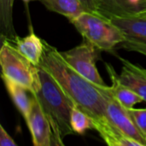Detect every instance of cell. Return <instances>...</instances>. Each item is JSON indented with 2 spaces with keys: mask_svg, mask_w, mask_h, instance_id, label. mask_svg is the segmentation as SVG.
Here are the masks:
<instances>
[{
  "mask_svg": "<svg viewBox=\"0 0 146 146\" xmlns=\"http://www.w3.org/2000/svg\"><path fill=\"white\" fill-rule=\"evenodd\" d=\"M44 45L39 65L53 76L75 106L91 117L94 129L104 141L110 146H141L123 135L113 124L107 112L106 99L98 86L71 68L56 47L44 40Z\"/></svg>",
  "mask_w": 146,
  "mask_h": 146,
  "instance_id": "cell-1",
  "label": "cell"
},
{
  "mask_svg": "<svg viewBox=\"0 0 146 146\" xmlns=\"http://www.w3.org/2000/svg\"><path fill=\"white\" fill-rule=\"evenodd\" d=\"M33 93L39 101L50 124L52 145L63 146L64 139L74 133L70 120L75 104L53 76L40 65L37 66Z\"/></svg>",
  "mask_w": 146,
  "mask_h": 146,
  "instance_id": "cell-2",
  "label": "cell"
},
{
  "mask_svg": "<svg viewBox=\"0 0 146 146\" xmlns=\"http://www.w3.org/2000/svg\"><path fill=\"white\" fill-rule=\"evenodd\" d=\"M69 21L85 40L100 50L111 51L126 40L122 32L109 18L99 14L84 11Z\"/></svg>",
  "mask_w": 146,
  "mask_h": 146,
  "instance_id": "cell-3",
  "label": "cell"
},
{
  "mask_svg": "<svg viewBox=\"0 0 146 146\" xmlns=\"http://www.w3.org/2000/svg\"><path fill=\"white\" fill-rule=\"evenodd\" d=\"M0 65L2 75L23 86L33 92L36 80L37 66L22 56L5 38H2Z\"/></svg>",
  "mask_w": 146,
  "mask_h": 146,
  "instance_id": "cell-4",
  "label": "cell"
},
{
  "mask_svg": "<svg viewBox=\"0 0 146 146\" xmlns=\"http://www.w3.org/2000/svg\"><path fill=\"white\" fill-rule=\"evenodd\" d=\"M98 50H100L84 39L80 44L62 52V55L69 66L84 78L94 85L104 86L107 85L100 76L96 66Z\"/></svg>",
  "mask_w": 146,
  "mask_h": 146,
  "instance_id": "cell-5",
  "label": "cell"
},
{
  "mask_svg": "<svg viewBox=\"0 0 146 146\" xmlns=\"http://www.w3.org/2000/svg\"><path fill=\"white\" fill-rule=\"evenodd\" d=\"M98 87L106 99L108 115L116 128L126 137L139 143L141 146H146V139L137 127L128 109L125 108L115 98L111 92L110 86H98Z\"/></svg>",
  "mask_w": 146,
  "mask_h": 146,
  "instance_id": "cell-6",
  "label": "cell"
},
{
  "mask_svg": "<svg viewBox=\"0 0 146 146\" xmlns=\"http://www.w3.org/2000/svg\"><path fill=\"white\" fill-rule=\"evenodd\" d=\"M124 34L126 40L121 46L133 51L139 52L146 48V18L133 15L125 17L110 18Z\"/></svg>",
  "mask_w": 146,
  "mask_h": 146,
  "instance_id": "cell-7",
  "label": "cell"
},
{
  "mask_svg": "<svg viewBox=\"0 0 146 146\" xmlns=\"http://www.w3.org/2000/svg\"><path fill=\"white\" fill-rule=\"evenodd\" d=\"M27 125L29 128L34 146H52V131L50 124L40 105L39 101L33 94L32 105Z\"/></svg>",
  "mask_w": 146,
  "mask_h": 146,
  "instance_id": "cell-8",
  "label": "cell"
},
{
  "mask_svg": "<svg viewBox=\"0 0 146 146\" xmlns=\"http://www.w3.org/2000/svg\"><path fill=\"white\" fill-rule=\"evenodd\" d=\"M10 42L15 49L33 65L40 64L44 53V39H41L30 26V33L26 37L21 38L18 35L11 38H5Z\"/></svg>",
  "mask_w": 146,
  "mask_h": 146,
  "instance_id": "cell-9",
  "label": "cell"
},
{
  "mask_svg": "<svg viewBox=\"0 0 146 146\" xmlns=\"http://www.w3.org/2000/svg\"><path fill=\"white\" fill-rule=\"evenodd\" d=\"M122 63L121 72L118 74L120 81L139 95L146 102V69L120 57Z\"/></svg>",
  "mask_w": 146,
  "mask_h": 146,
  "instance_id": "cell-10",
  "label": "cell"
},
{
  "mask_svg": "<svg viewBox=\"0 0 146 146\" xmlns=\"http://www.w3.org/2000/svg\"><path fill=\"white\" fill-rule=\"evenodd\" d=\"M2 78L11 100L26 121L31 109L33 93L23 86L11 80L5 76L2 75Z\"/></svg>",
  "mask_w": 146,
  "mask_h": 146,
  "instance_id": "cell-11",
  "label": "cell"
},
{
  "mask_svg": "<svg viewBox=\"0 0 146 146\" xmlns=\"http://www.w3.org/2000/svg\"><path fill=\"white\" fill-rule=\"evenodd\" d=\"M105 67L107 68L108 74L112 82V86H110V91L113 93V95L115 97V98L125 108L132 109L135 104L144 101L139 95H138L136 92L132 91L130 88H128L120 81L118 78V74H116L115 68L110 64L106 63Z\"/></svg>",
  "mask_w": 146,
  "mask_h": 146,
  "instance_id": "cell-12",
  "label": "cell"
},
{
  "mask_svg": "<svg viewBox=\"0 0 146 146\" xmlns=\"http://www.w3.org/2000/svg\"><path fill=\"white\" fill-rule=\"evenodd\" d=\"M98 11L110 20L113 17H125L136 15L139 10L129 0H97Z\"/></svg>",
  "mask_w": 146,
  "mask_h": 146,
  "instance_id": "cell-13",
  "label": "cell"
},
{
  "mask_svg": "<svg viewBox=\"0 0 146 146\" xmlns=\"http://www.w3.org/2000/svg\"><path fill=\"white\" fill-rule=\"evenodd\" d=\"M47 9L60 14L68 21L87 11L80 0H40Z\"/></svg>",
  "mask_w": 146,
  "mask_h": 146,
  "instance_id": "cell-14",
  "label": "cell"
},
{
  "mask_svg": "<svg viewBox=\"0 0 146 146\" xmlns=\"http://www.w3.org/2000/svg\"><path fill=\"white\" fill-rule=\"evenodd\" d=\"M15 0H0V26L2 38H11L16 34L13 22Z\"/></svg>",
  "mask_w": 146,
  "mask_h": 146,
  "instance_id": "cell-15",
  "label": "cell"
},
{
  "mask_svg": "<svg viewBox=\"0 0 146 146\" xmlns=\"http://www.w3.org/2000/svg\"><path fill=\"white\" fill-rule=\"evenodd\" d=\"M70 121L74 133L77 134L82 135L87 130L94 129V124L91 117L76 106L72 111Z\"/></svg>",
  "mask_w": 146,
  "mask_h": 146,
  "instance_id": "cell-16",
  "label": "cell"
},
{
  "mask_svg": "<svg viewBox=\"0 0 146 146\" xmlns=\"http://www.w3.org/2000/svg\"><path fill=\"white\" fill-rule=\"evenodd\" d=\"M130 115L137 127L146 139V108L145 109H128Z\"/></svg>",
  "mask_w": 146,
  "mask_h": 146,
  "instance_id": "cell-17",
  "label": "cell"
},
{
  "mask_svg": "<svg viewBox=\"0 0 146 146\" xmlns=\"http://www.w3.org/2000/svg\"><path fill=\"white\" fill-rule=\"evenodd\" d=\"M0 145L1 146H17L15 140L9 135L3 125H0Z\"/></svg>",
  "mask_w": 146,
  "mask_h": 146,
  "instance_id": "cell-18",
  "label": "cell"
},
{
  "mask_svg": "<svg viewBox=\"0 0 146 146\" xmlns=\"http://www.w3.org/2000/svg\"><path fill=\"white\" fill-rule=\"evenodd\" d=\"M80 1L84 5V7L86 9L87 11L98 14V5H97V0H80Z\"/></svg>",
  "mask_w": 146,
  "mask_h": 146,
  "instance_id": "cell-19",
  "label": "cell"
},
{
  "mask_svg": "<svg viewBox=\"0 0 146 146\" xmlns=\"http://www.w3.org/2000/svg\"><path fill=\"white\" fill-rule=\"evenodd\" d=\"M135 7L139 9V10H141L143 8L146 6V0H129Z\"/></svg>",
  "mask_w": 146,
  "mask_h": 146,
  "instance_id": "cell-20",
  "label": "cell"
},
{
  "mask_svg": "<svg viewBox=\"0 0 146 146\" xmlns=\"http://www.w3.org/2000/svg\"><path fill=\"white\" fill-rule=\"evenodd\" d=\"M137 15H139V16H142V17H145L146 18V6L145 8H143L141 10H139L137 14Z\"/></svg>",
  "mask_w": 146,
  "mask_h": 146,
  "instance_id": "cell-21",
  "label": "cell"
},
{
  "mask_svg": "<svg viewBox=\"0 0 146 146\" xmlns=\"http://www.w3.org/2000/svg\"><path fill=\"white\" fill-rule=\"evenodd\" d=\"M24 3H29V2H31V1H40V0H22Z\"/></svg>",
  "mask_w": 146,
  "mask_h": 146,
  "instance_id": "cell-22",
  "label": "cell"
}]
</instances>
